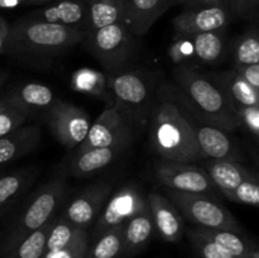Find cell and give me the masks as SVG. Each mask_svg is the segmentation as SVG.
<instances>
[{
  "label": "cell",
  "instance_id": "15",
  "mask_svg": "<svg viewBox=\"0 0 259 258\" xmlns=\"http://www.w3.org/2000/svg\"><path fill=\"white\" fill-rule=\"evenodd\" d=\"M172 7V0H121L120 23L132 35H143Z\"/></svg>",
  "mask_w": 259,
  "mask_h": 258
},
{
  "label": "cell",
  "instance_id": "40",
  "mask_svg": "<svg viewBox=\"0 0 259 258\" xmlns=\"http://www.w3.org/2000/svg\"><path fill=\"white\" fill-rule=\"evenodd\" d=\"M10 25L3 17H0V52H3L5 43H7L8 34H9Z\"/></svg>",
  "mask_w": 259,
  "mask_h": 258
},
{
  "label": "cell",
  "instance_id": "28",
  "mask_svg": "<svg viewBox=\"0 0 259 258\" xmlns=\"http://www.w3.org/2000/svg\"><path fill=\"white\" fill-rule=\"evenodd\" d=\"M123 225L109 229L94 237L93 243L89 242L83 258H121L123 252Z\"/></svg>",
  "mask_w": 259,
  "mask_h": 258
},
{
  "label": "cell",
  "instance_id": "34",
  "mask_svg": "<svg viewBox=\"0 0 259 258\" xmlns=\"http://www.w3.org/2000/svg\"><path fill=\"white\" fill-rule=\"evenodd\" d=\"M187 235L191 240L195 252L200 258H235L217 243L212 242L210 238L200 233L197 228H191L187 230Z\"/></svg>",
  "mask_w": 259,
  "mask_h": 258
},
{
  "label": "cell",
  "instance_id": "3",
  "mask_svg": "<svg viewBox=\"0 0 259 258\" xmlns=\"http://www.w3.org/2000/svg\"><path fill=\"white\" fill-rule=\"evenodd\" d=\"M151 146L166 161L195 163L202 159L186 116L176 104L162 96L151 114Z\"/></svg>",
  "mask_w": 259,
  "mask_h": 258
},
{
  "label": "cell",
  "instance_id": "32",
  "mask_svg": "<svg viewBox=\"0 0 259 258\" xmlns=\"http://www.w3.org/2000/svg\"><path fill=\"white\" fill-rule=\"evenodd\" d=\"M30 116L28 111L12 103L9 99H0V137L24 125Z\"/></svg>",
  "mask_w": 259,
  "mask_h": 258
},
{
  "label": "cell",
  "instance_id": "18",
  "mask_svg": "<svg viewBox=\"0 0 259 258\" xmlns=\"http://www.w3.org/2000/svg\"><path fill=\"white\" fill-rule=\"evenodd\" d=\"M42 139L37 124L22 125L0 137V164L8 163L34 151Z\"/></svg>",
  "mask_w": 259,
  "mask_h": 258
},
{
  "label": "cell",
  "instance_id": "6",
  "mask_svg": "<svg viewBox=\"0 0 259 258\" xmlns=\"http://www.w3.org/2000/svg\"><path fill=\"white\" fill-rule=\"evenodd\" d=\"M167 199L174 202L184 220L205 229H228L240 232L234 215L219 201L205 194H191L167 190Z\"/></svg>",
  "mask_w": 259,
  "mask_h": 258
},
{
  "label": "cell",
  "instance_id": "1",
  "mask_svg": "<svg viewBox=\"0 0 259 258\" xmlns=\"http://www.w3.org/2000/svg\"><path fill=\"white\" fill-rule=\"evenodd\" d=\"M174 80L176 86H162L159 96L202 123L227 133L239 128L229 101L214 81L187 66H179L174 71Z\"/></svg>",
  "mask_w": 259,
  "mask_h": 258
},
{
  "label": "cell",
  "instance_id": "24",
  "mask_svg": "<svg viewBox=\"0 0 259 258\" xmlns=\"http://www.w3.org/2000/svg\"><path fill=\"white\" fill-rule=\"evenodd\" d=\"M71 83L73 90L95 96L106 104L114 103L109 85V75L91 68H80L73 72Z\"/></svg>",
  "mask_w": 259,
  "mask_h": 258
},
{
  "label": "cell",
  "instance_id": "7",
  "mask_svg": "<svg viewBox=\"0 0 259 258\" xmlns=\"http://www.w3.org/2000/svg\"><path fill=\"white\" fill-rule=\"evenodd\" d=\"M134 35L120 22L105 25L86 35L89 51L110 75L123 72L136 51Z\"/></svg>",
  "mask_w": 259,
  "mask_h": 258
},
{
  "label": "cell",
  "instance_id": "39",
  "mask_svg": "<svg viewBox=\"0 0 259 258\" xmlns=\"http://www.w3.org/2000/svg\"><path fill=\"white\" fill-rule=\"evenodd\" d=\"M234 70L254 90L259 91V63H255V65H234Z\"/></svg>",
  "mask_w": 259,
  "mask_h": 258
},
{
  "label": "cell",
  "instance_id": "4",
  "mask_svg": "<svg viewBox=\"0 0 259 258\" xmlns=\"http://www.w3.org/2000/svg\"><path fill=\"white\" fill-rule=\"evenodd\" d=\"M114 105L132 126H142L153 110L154 78L142 71L109 73Z\"/></svg>",
  "mask_w": 259,
  "mask_h": 258
},
{
  "label": "cell",
  "instance_id": "31",
  "mask_svg": "<svg viewBox=\"0 0 259 258\" xmlns=\"http://www.w3.org/2000/svg\"><path fill=\"white\" fill-rule=\"evenodd\" d=\"M33 174L19 171L0 177V210L18 196L33 181Z\"/></svg>",
  "mask_w": 259,
  "mask_h": 258
},
{
  "label": "cell",
  "instance_id": "25",
  "mask_svg": "<svg viewBox=\"0 0 259 258\" xmlns=\"http://www.w3.org/2000/svg\"><path fill=\"white\" fill-rule=\"evenodd\" d=\"M51 224L52 222L2 249V258H42L46 252V240Z\"/></svg>",
  "mask_w": 259,
  "mask_h": 258
},
{
  "label": "cell",
  "instance_id": "27",
  "mask_svg": "<svg viewBox=\"0 0 259 258\" xmlns=\"http://www.w3.org/2000/svg\"><path fill=\"white\" fill-rule=\"evenodd\" d=\"M190 43L191 51L197 60L211 63L219 60L224 51V35L223 30L218 32L197 33L191 35H182Z\"/></svg>",
  "mask_w": 259,
  "mask_h": 258
},
{
  "label": "cell",
  "instance_id": "37",
  "mask_svg": "<svg viewBox=\"0 0 259 258\" xmlns=\"http://www.w3.org/2000/svg\"><path fill=\"white\" fill-rule=\"evenodd\" d=\"M237 120L239 128L247 129L249 133L258 138L259 136V106H248V108L240 109L237 113Z\"/></svg>",
  "mask_w": 259,
  "mask_h": 258
},
{
  "label": "cell",
  "instance_id": "5",
  "mask_svg": "<svg viewBox=\"0 0 259 258\" xmlns=\"http://www.w3.org/2000/svg\"><path fill=\"white\" fill-rule=\"evenodd\" d=\"M66 191L67 186L62 177H55L40 186L15 220L3 249L52 222L53 215L65 199Z\"/></svg>",
  "mask_w": 259,
  "mask_h": 258
},
{
  "label": "cell",
  "instance_id": "36",
  "mask_svg": "<svg viewBox=\"0 0 259 258\" xmlns=\"http://www.w3.org/2000/svg\"><path fill=\"white\" fill-rule=\"evenodd\" d=\"M89 242L90 240H89V234L88 230H86L75 242L61 248V249L45 252L42 258H83L85 257L86 249H88Z\"/></svg>",
  "mask_w": 259,
  "mask_h": 258
},
{
  "label": "cell",
  "instance_id": "11",
  "mask_svg": "<svg viewBox=\"0 0 259 258\" xmlns=\"http://www.w3.org/2000/svg\"><path fill=\"white\" fill-rule=\"evenodd\" d=\"M154 177L164 189L174 191L209 195L217 190L207 172L194 163L162 159L154 167Z\"/></svg>",
  "mask_w": 259,
  "mask_h": 258
},
{
  "label": "cell",
  "instance_id": "14",
  "mask_svg": "<svg viewBox=\"0 0 259 258\" xmlns=\"http://www.w3.org/2000/svg\"><path fill=\"white\" fill-rule=\"evenodd\" d=\"M110 192L111 186L106 182L94 184L86 187L68 202L61 214V218L75 227L88 230V228L96 222L100 215Z\"/></svg>",
  "mask_w": 259,
  "mask_h": 258
},
{
  "label": "cell",
  "instance_id": "42",
  "mask_svg": "<svg viewBox=\"0 0 259 258\" xmlns=\"http://www.w3.org/2000/svg\"><path fill=\"white\" fill-rule=\"evenodd\" d=\"M55 2V0H22L23 4H43V3Z\"/></svg>",
  "mask_w": 259,
  "mask_h": 258
},
{
  "label": "cell",
  "instance_id": "30",
  "mask_svg": "<svg viewBox=\"0 0 259 258\" xmlns=\"http://www.w3.org/2000/svg\"><path fill=\"white\" fill-rule=\"evenodd\" d=\"M83 232L86 230L75 227L63 218L60 217L57 219H53L50 230H48L47 240H46V252L61 249V248L71 244Z\"/></svg>",
  "mask_w": 259,
  "mask_h": 258
},
{
  "label": "cell",
  "instance_id": "38",
  "mask_svg": "<svg viewBox=\"0 0 259 258\" xmlns=\"http://www.w3.org/2000/svg\"><path fill=\"white\" fill-rule=\"evenodd\" d=\"M233 14L239 18L249 19L258 14L259 0H228Z\"/></svg>",
  "mask_w": 259,
  "mask_h": 258
},
{
  "label": "cell",
  "instance_id": "20",
  "mask_svg": "<svg viewBox=\"0 0 259 258\" xmlns=\"http://www.w3.org/2000/svg\"><path fill=\"white\" fill-rule=\"evenodd\" d=\"M153 233V220L148 209L126 220L121 229V238H123L121 258L133 257L137 253L141 252L152 239Z\"/></svg>",
  "mask_w": 259,
  "mask_h": 258
},
{
  "label": "cell",
  "instance_id": "43",
  "mask_svg": "<svg viewBox=\"0 0 259 258\" xmlns=\"http://www.w3.org/2000/svg\"><path fill=\"white\" fill-rule=\"evenodd\" d=\"M5 80H7V73H4L0 71V86L5 82Z\"/></svg>",
  "mask_w": 259,
  "mask_h": 258
},
{
  "label": "cell",
  "instance_id": "41",
  "mask_svg": "<svg viewBox=\"0 0 259 258\" xmlns=\"http://www.w3.org/2000/svg\"><path fill=\"white\" fill-rule=\"evenodd\" d=\"M195 2H200V0H172V5H187V4H191V3Z\"/></svg>",
  "mask_w": 259,
  "mask_h": 258
},
{
  "label": "cell",
  "instance_id": "10",
  "mask_svg": "<svg viewBox=\"0 0 259 258\" xmlns=\"http://www.w3.org/2000/svg\"><path fill=\"white\" fill-rule=\"evenodd\" d=\"M43 116L55 138L67 149L80 146L91 126V119L85 110L58 99Z\"/></svg>",
  "mask_w": 259,
  "mask_h": 258
},
{
  "label": "cell",
  "instance_id": "12",
  "mask_svg": "<svg viewBox=\"0 0 259 258\" xmlns=\"http://www.w3.org/2000/svg\"><path fill=\"white\" fill-rule=\"evenodd\" d=\"M146 209H148L147 199H144L141 189L136 184L120 187L110 199L106 200L100 215L96 219L93 237L123 225L126 220Z\"/></svg>",
  "mask_w": 259,
  "mask_h": 258
},
{
  "label": "cell",
  "instance_id": "33",
  "mask_svg": "<svg viewBox=\"0 0 259 258\" xmlns=\"http://www.w3.org/2000/svg\"><path fill=\"white\" fill-rule=\"evenodd\" d=\"M235 65L259 63V39L257 30H250L238 39L234 47Z\"/></svg>",
  "mask_w": 259,
  "mask_h": 258
},
{
  "label": "cell",
  "instance_id": "21",
  "mask_svg": "<svg viewBox=\"0 0 259 258\" xmlns=\"http://www.w3.org/2000/svg\"><path fill=\"white\" fill-rule=\"evenodd\" d=\"M5 98L24 109L32 116L37 113L45 114L57 101L50 86L39 82L22 83L13 89Z\"/></svg>",
  "mask_w": 259,
  "mask_h": 258
},
{
  "label": "cell",
  "instance_id": "26",
  "mask_svg": "<svg viewBox=\"0 0 259 258\" xmlns=\"http://www.w3.org/2000/svg\"><path fill=\"white\" fill-rule=\"evenodd\" d=\"M197 230L235 258H247L253 252L258 250L257 247L250 240L243 237L239 232L228 229H205V228H197Z\"/></svg>",
  "mask_w": 259,
  "mask_h": 258
},
{
  "label": "cell",
  "instance_id": "9",
  "mask_svg": "<svg viewBox=\"0 0 259 258\" xmlns=\"http://www.w3.org/2000/svg\"><path fill=\"white\" fill-rule=\"evenodd\" d=\"M133 141V126L113 104H106L100 115L91 123L85 139L75 151L101 147L126 149Z\"/></svg>",
  "mask_w": 259,
  "mask_h": 258
},
{
  "label": "cell",
  "instance_id": "17",
  "mask_svg": "<svg viewBox=\"0 0 259 258\" xmlns=\"http://www.w3.org/2000/svg\"><path fill=\"white\" fill-rule=\"evenodd\" d=\"M90 0H56L53 4L37 10L30 18L77 28L88 33Z\"/></svg>",
  "mask_w": 259,
  "mask_h": 258
},
{
  "label": "cell",
  "instance_id": "8",
  "mask_svg": "<svg viewBox=\"0 0 259 258\" xmlns=\"http://www.w3.org/2000/svg\"><path fill=\"white\" fill-rule=\"evenodd\" d=\"M228 0H200L184 5V10L174 19L176 35L224 30L233 18Z\"/></svg>",
  "mask_w": 259,
  "mask_h": 258
},
{
  "label": "cell",
  "instance_id": "44",
  "mask_svg": "<svg viewBox=\"0 0 259 258\" xmlns=\"http://www.w3.org/2000/svg\"><path fill=\"white\" fill-rule=\"evenodd\" d=\"M247 258H259V252H258V250H255V252H253L252 254H250L249 257H247Z\"/></svg>",
  "mask_w": 259,
  "mask_h": 258
},
{
  "label": "cell",
  "instance_id": "23",
  "mask_svg": "<svg viewBox=\"0 0 259 258\" xmlns=\"http://www.w3.org/2000/svg\"><path fill=\"white\" fill-rule=\"evenodd\" d=\"M123 151L125 149L116 148V147H101V148H90L85 151H75L68 169L73 176H90L113 163Z\"/></svg>",
  "mask_w": 259,
  "mask_h": 258
},
{
  "label": "cell",
  "instance_id": "22",
  "mask_svg": "<svg viewBox=\"0 0 259 258\" xmlns=\"http://www.w3.org/2000/svg\"><path fill=\"white\" fill-rule=\"evenodd\" d=\"M205 171L214 182L215 187L220 190L227 199L243 182L257 177L250 169H248L239 162L209 159L206 162Z\"/></svg>",
  "mask_w": 259,
  "mask_h": 258
},
{
  "label": "cell",
  "instance_id": "16",
  "mask_svg": "<svg viewBox=\"0 0 259 258\" xmlns=\"http://www.w3.org/2000/svg\"><path fill=\"white\" fill-rule=\"evenodd\" d=\"M147 206L153 220L154 232L167 243H177L185 233V220L174 202L157 191L147 197Z\"/></svg>",
  "mask_w": 259,
  "mask_h": 258
},
{
  "label": "cell",
  "instance_id": "35",
  "mask_svg": "<svg viewBox=\"0 0 259 258\" xmlns=\"http://www.w3.org/2000/svg\"><path fill=\"white\" fill-rule=\"evenodd\" d=\"M228 199L238 204L249 205V206H258L259 205V185L257 177L247 180L239 187L234 190L229 195Z\"/></svg>",
  "mask_w": 259,
  "mask_h": 258
},
{
  "label": "cell",
  "instance_id": "19",
  "mask_svg": "<svg viewBox=\"0 0 259 258\" xmlns=\"http://www.w3.org/2000/svg\"><path fill=\"white\" fill-rule=\"evenodd\" d=\"M212 81L228 99L235 118L240 109L259 106V91L254 90L234 68L222 73Z\"/></svg>",
  "mask_w": 259,
  "mask_h": 258
},
{
  "label": "cell",
  "instance_id": "13",
  "mask_svg": "<svg viewBox=\"0 0 259 258\" xmlns=\"http://www.w3.org/2000/svg\"><path fill=\"white\" fill-rule=\"evenodd\" d=\"M181 111L186 116L187 121L194 131L202 159L209 158L215 159V161L230 162L242 161L240 151L237 148L234 142L229 138L227 132L210 124L202 123L195 116L185 113L184 110Z\"/></svg>",
  "mask_w": 259,
  "mask_h": 258
},
{
  "label": "cell",
  "instance_id": "2",
  "mask_svg": "<svg viewBox=\"0 0 259 258\" xmlns=\"http://www.w3.org/2000/svg\"><path fill=\"white\" fill-rule=\"evenodd\" d=\"M86 35L77 28L23 18L10 25L3 52L25 60H48L70 51Z\"/></svg>",
  "mask_w": 259,
  "mask_h": 258
},
{
  "label": "cell",
  "instance_id": "29",
  "mask_svg": "<svg viewBox=\"0 0 259 258\" xmlns=\"http://www.w3.org/2000/svg\"><path fill=\"white\" fill-rule=\"evenodd\" d=\"M121 0H90L89 4V33L105 25L120 22Z\"/></svg>",
  "mask_w": 259,
  "mask_h": 258
}]
</instances>
